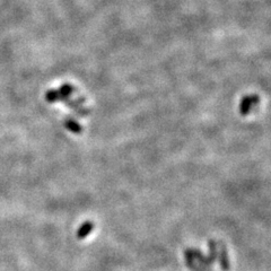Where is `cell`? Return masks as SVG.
<instances>
[{"instance_id": "obj_1", "label": "cell", "mask_w": 271, "mask_h": 271, "mask_svg": "<svg viewBox=\"0 0 271 271\" xmlns=\"http://www.w3.org/2000/svg\"><path fill=\"white\" fill-rule=\"evenodd\" d=\"M92 229H93L92 224L91 225L86 224L79 229V232H78V237H79V239H84V237L86 236L87 234L92 231Z\"/></svg>"}]
</instances>
